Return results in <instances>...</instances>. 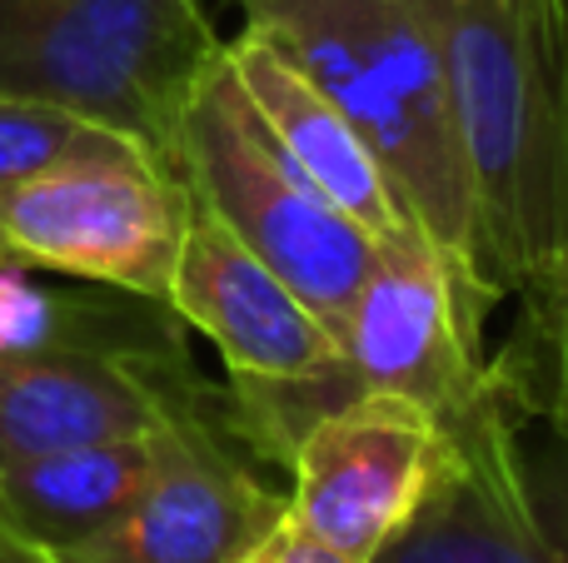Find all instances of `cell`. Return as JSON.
<instances>
[{"label": "cell", "instance_id": "cell-1", "mask_svg": "<svg viewBox=\"0 0 568 563\" xmlns=\"http://www.w3.org/2000/svg\"><path fill=\"white\" fill-rule=\"evenodd\" d=\"M449 70L484 275L539 295L568 269V0H424Z\"/></svg>", "mask_w": 568, "mask_h": 563}, {"label": "cell", "instance_id": "cell-2", "mask_svg": "<svg viewBox=\"0 0 568 563\" xmlns=\"http://www.w3.org/2000/svg\"><path fill=\"white\" fill-rule=\"evenodd\" d=\"M245 25L349 115L429 249L474 299L494 305L454 120L449 70L424 0H235Z\"/></svg>", "mask_w": 568, "mask_h": 563}, {"label": "cell", "instance_id": "cell-3", "mask_svg": "<svg viewBox=\"0 0 568 563\" xmlns=\"http://www.w3.org/2000/svg\"><path fill=\"white\" fill-rule=\"evenodd\" d=\"M484 299L449 275L419 235L379 245L339 325V365L300 385L230 379V424L255 449L290 459L294 439L354 395H404L434 419H454L494 385L484 359Z\"/></svg>", "mask_w": 568, "mask_h": 563}, {"label": "cell", "instance_id": "cell-4", "mask_svg": "<svg viewBox=\"0 0 568 563\" xmlns=\"http://www.w3.org/2000/svg\"><path fill=\"white\" fill-rule=\"evenodd\" d=\"M220 50L200 0H0V95L75 110L170 170Z\"/></svg>", "mask_w": 568, "mask_h": 563}, {"label": "cell", "instance_id": "cell-5", "mask_svg": "<svg viewBox=\"0 0 568 563\" xmlns=\"http://www.w3.org/2000/svg\"><path fill=\"white\" fill-rule=\"evenodd\" d=\"M175 175L190 185L195 205H205L240 245L255 249L329 325V335H339L379 255V239L364 235L290 165L265 120L250 110L245 90L235 85L225 50L180 120Z\"/></svg>", "mask_w": 568, "mask_h": 563}, {"label": "cell", "instance_id": "cell-6", "mask_svg": "<svg viewBox=\"0 0 568 563\" xmlns=\"http://www.w3.org/2000/svg\"><path fill=\"white\" fill-rule=\"evenodd\" d=\"M529 409L504 375L439 424V464L369 563H568V439L524 434Z\"/></svg>", "mask_w": 568, "mask_h": 563}, {"label": "cell", "instance_id": "cell-7", "mask_svg": "<svg viewBox=\"0 0 568 563\" xmlns=\"http://www.w3.org/2000/svg\"><path fill=\"white\" fill-rule=\"evenodd\" d=\"M190 209L185 180L120 140L0 190V255L165 305Z\"/></svg>", "mask_w": 568, "mask_h": 563}, {"label": "cell", "instance_id": "cell-8", "mask_svg": "<svg viewBox=\"0 0 568 563\" xmlns=\"http://www.w3.org/2000/svg\"><path fill=\"white\" fill-rule=\"evenodd\" d=\"M200 395V389H195ZM180 399L155 424V464L135 504L95 539L65 549L70 563H235L290 509L225 444L220 424Z\"/></svg>", "mask_w": 568, "mask_h": 563}, {"label": "cell", "instance_id": "cell-9", "mask_svg": "<svg viewBox=\"0 0 568 563\" xmlns=\"http://www.w3.org/2000/svg\"><path fill=\"white\" fill-rule=\"evenodd\" d=\"M439 464V419L404 395H354L294 439L290 514L354 563H369L414 514Z\"/></svg>", "mask_w": 568, "mask_h": 563}, {"label": "cell", "instance_id": "cell-10", "mask_svg": "<svg viewBox=\"0 0 568 563\" xmlns=\"http://www.w3.org/2000/svg\"><path fill=\"white\" fill-rule=\"evenodd\" d=\"M195 395L170 349L55 345L0 355V469L36 454L140 439Z\"/></svg>", "mask_w": 568, "mask_h": 563}, {"label": "cell", "instance_id": "cell-11", "mask_svg": "<svg viewBox=\"0 0 568 563\" xmlns=\"http://www.w3.org/2000/svg\"><path fill=\"white\" fill-rule=\"evenodd\" d=\"M165 305L220 349L230 379L300 385L339 365L329 325L205 205L190 209Z\"/></svg>", "mask_w": 568, "mask_h": 563}, {"label": "cell", "instance_id": "cell-12", "mask_svg": "<svg viewBox=\"0 0 568 563\" xmlns=\"http://www.w3.org/2000/svg\"><path fill=\"white\" fill-rule=\"evenodd\" d=\"M225 60H230L235 85L245 90L250 110L265 120L275 145L290 155V165L300 170L334 209H344V215H349L364 235L379 239V245H399V239L419 235L414 219L404 215L379 155L369 150V140L349 125V115L284 55L275 40H265L260 30L245 25L225 45ZM424 245H429V239H424Z\"/></svg>", "mask_w": 568, "mask_h": 563}, {"label": "cell", "instance_id": "cell-13", "mask_svg": "<svg viewBox=\"0 0 568 563\" xmlns=\"http://www.w3.org/2000/svg\"><path fill=\"white\" fill-rule=\"evenodd\" d=\"M150 434L55 449V454L6 464L0 469V524L50 554H65V549L95 539L145 489L150 464H155Z\"/></svg>", "mask_w": 568, "mask_h": 563}, {"label": "cell", "instance_id": "cell-14", "mask_svg": "<svg viewBox=\"0 0 568 563\" xmlns=\"http://www.w3.org/2000/svg\"><path fill=\"white\" fill-rule=\"evenodd\" d=\"M55 345H130L170 349V329H135V315L110 299L75 289H50L26 275V265L0 259V355H36Z\"/></svg>", "mask_w": 568, "mask_h": 563}, {"label": "cell", "instance_id": "cell-15", "mask_svg": "<svg viewBox=\"0 0 568 563\" xmlns=\"http://www.w3.org/2000/svg\"><path fill=\"white\" fill-rule=\"evenodd\" d=\"M529 414L568 439V269L539 295H524V329L494 365Z\"/></svg>", "mask_w": 568, "mask_h": 563}, {"label": "cell", "instance_id": "cell-16", "mask_svg": "<svg viewBox=\"0 0 568 563\" xmlns=\"http://www.w3.org/2000/svg\"><path fill=\"white\" fill-rule=\"evenodd\" d=\"M120 140L125 135L75 115V110H60L26 95H0V190L20 185V180L40 175L50 165H65V160L100 155V150L120 145Z\"/></svg>", "mask_w": 568, "mask_h": 563}, {"label": "cell", "instance_id": "cell-17", "mask_svg": "<svg viewBox=\"0 0 568 563\" xmlns=\"http://www.w3.org/2000/svg\"><path fill=\"white\" fill-rule=\"evenodd\" d=\"M235 563H354V559L339 554L334 544H324L320 534H310V529H304L300 519L284 509L280 524L265 529V534H260Z\"/></svg>", "mask_w": 568, "mask_h": 563}, {"label": "cell", "instance_id": "cell-18", "mask_svg": "<svg viewBox=\"0 0 568 563\" xmlns=\"http://www.w3.org/2000/svg\"><path fill=\"white\" fill-rule=\"evenodd\" d=\"M0 563H70V559L50 554V549L30 544V539H20L16 529H6V524H0Z\"/></svg>", "mask_w": 568, "mask_h": 563}, {"label": "cell", "instance_id": "cell-19", "mask_svg": "<svg viewBox=\"0 0 568 563\" xmlns=\"http://www.w3.org/2000/svg\"><path fill=\"white\" fill-rule=\"evenodd\" d=\"M0 259H6V255H0Z\"/></svg>", "mask_w": 568, "mask_h": 563}]
</instances>
